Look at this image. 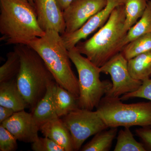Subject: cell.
I'll return each instance as SVG.
<instances>
[{"label": "cell", "instance_id": "25", "mask_svg": "<svg viewBox=\"0 0 151 151\" xmlns=\"http://www.w3.org/2000/svg\"><path fill=\"white\" fill-rule=\"evenodd\" d=\"M142 81V84L137 90L122 95L120 97L121 100H127L130 98L139 97L151 101V78H147Z\"/></svg>", "mask_w": 151, "mask_h": 151}, {"label": "cell", "instance_id": "10", "mask_svg": "<svg viewBox=\"0 0 151 151\" xmlns=\"http://www.w3.org/2000/svg\"><path fill=\"white\" fill-rule=\"evenodd\" d=\"M124 0H108L106 6L91 17L80 28L74 32L61 35L63 40L68 50L75 47L79 41L86 38L108 21L114 9L124 4Z\"/></svg>", "mask_w": 151, "mask_h": 151}, {"label": "cell", "instance_id": "24", "mask_svg": "<svg viewBox=\"0 0 151 151\" xmlns=\"http://www.w3.org/2000/svg\"><path fill=\"white\" fill-rule=\"evenodd\" d=\"M16 138L2 124L0 126V151H14L18 148Z\"/></svg>", "mask_w": 151, "mask_h": 151}, {"label": "cell", "instance_id": "7", "mask_svg": "<svg viewBox=\"0 0 151 151\" xmlns=\"http://www.w3.org/2000/svg\"><path fill=\"white\" fill-rule=\"evenodd\" d=\"M63 117L71 134L74 151L79 150L89 137L109 128L97 111L78 108Z\"/></svg>", "mask_w": 151, "mask_h": 151}, {"label": "cell", "instance_id": "27", "mask_svg": "<svg viewBox=\"0 0 151 151\" xmlns=\"http://www.w3.org/2000/svg\"><path fill=\"white\" fill-rule=\"evenodd\" d=\"M135 133L142 141L145 146L151 150V129L149 127H142L135 130Z\"/></svg>", "mask_w": 151, "mask_h": 151}, {"label": "cell", "instance_id": "3", "mask_svg": "<svg viewBox=\"0 0 151 151\" xmlns=\"http://www.w3.org/2000/svg\"><path fill=\"white\" fill-rule=\"evenodd\" d=\"M28 45L40 55L55 82L78 98V79L72 70L68 50L61 35L54 30H48Z\"/></svg>", "mask_w": 151, "mask_h": 151}, {"label": "cell", "instance_id": "23", "mask_svg": "<svg viewBox=\"0 0 151 151\" xmlns=\"http://www.w3.org/2000/svg\"><path fill=\"white\" fill-rule=\"evenodd\" d=\"M6 62L0 67V83L17 78L21 68V59L17 52H9L6 55Z\"/></svg>", "mask_w": 151, "mask_h": 151}, {"label": "cell", "instance_id": "2", "mask_svg": "<svg viewBox=\"0 0 151 151\" xmlns=\"http://www.w3.org/2000/svg\"><path fill=\"white\" fill-rule=\"evenodd\" d=\"M125 20L124 4L118 6L97 32L87 40L79 41L76 48L94 65L101 67L122 51V42L127 33Z\"/></svg>", "mask_w": 151, "mask_h": 151}, {"label": "cell", "instance_id": "9", "mask_svg": "<svg viewBox=\"0 0 151 151\" xmlns=\"http://www.w3.org/2000/svg\"><path fill=\"white\" fill-rule=\"evenodd\" d=\"M108 0H74L63 12L65 24L64 34L79 29L91 17L103 10Z\"/></svg>", "mask_w": 151, "mask_h": 151}, {"label": "cell", "instance_id": "5", "mask_svg": "<svg viewBox=\"0 0 151 151\" xmlns=\"http://www.w3.org/2000/svg\"><path fill=\"white\" fill-rule=\"evenodd\" d=\"M68 54L78 73V108L92 111L110 91L112 83L109 80L101 81L100 67L83 56L75 47L68 50Z\"/></svg>", "mask_w": 151, "mask_h": 151}, {"label": "cell", "instance_id": "19", "mask_svg": "<svg viewBox=\"0 0 151 151\" xmlns=\"http://www.w3.org/2000/svg\"><path fill=\"white\" fill-rule=\"evenodd\" d=\"M98 132L91 141L81 148L82 151H108L110 150L118 133V128H110Z\"/></svg>", "mask_w": 151, "mask_h": 151}, {"label": "cell", "instance_id": "15", "mask_svg": "<svg viewBox=\"0 0 151 151\" xmlns=\"http://www.w3.org/2000/svg\"><path fill=\"white\" fill-rule=\"evenodd\" d=\"M55 82V81H53L50 83L44 96L32 111L35 122L39 128L48 121L59 118L57 115L53 101L52 88Z\"/></svg>", "mask_w": 151, "mask_h": 151}, {"label": "cell", "instance_id": "20", "mask_svg": "<svg viewBox=\"0 0 151 151\" xmlns=\"http://www.w3.org/2000/svg\"><path fill=\"white\" fill-rule=\"evenodd\" d=\"M148 0H124L126 14L125 29L128 32L142 15L147 7Z\"/></svg>", "mask_w": 151, "mask_h": 151}, {"label": "cell", "instance_id": "26", "mask_svg": "<svg viewBox=\"0 0 151 151\" xmlns=\"http://www.w3.org/2000/svg\"><path fill=\"white\" fill-rule=\"evenodd\" d=\"M32 150L34 151H65L64 149L51 139L45 137H40L32 143Z\"/></svg>", "mask_w": 151, "mask_h": 151}, {"label": "cell", "instance_id": "29", "mask_svg": "<svg viewBox=\"0 0 151 151\" xmlns=\"http://www.w3.org/2000/svg\"><path fill=\"white\" fill-rule=\"evenodd\" d=\"M74 0H56L62 12L67 8Z\"/></svg>", "mask_w": 151, "mask_h": 151}, {"label": "cell", "instance_id": "21", "mask_svg": "<svg viewBox=\"0 0 151 151\" xmlns=\"http://www.w3.org/2000/svg\"><path fill=\"white\" fill-rule=\"evenodd\" d=\"M151 50V33H150L131 41L123 47L121 52L126 59L129 60L139 55Z\"/></svg>", "mask_w": 151, "mask_h": 151}, {"label": "cell", "instance_id": "8", "mask_svg": "<svg viewBox=\"0 0 151 151\" xmlns=\"http://www.w3.org/2000/svg\"><path fill=\"white\" fill-rule=\"evenodd\" d=\"M100 70L101 73L111 76L112 87L104 96L108 98H119L124 94L134 92L142 82L132 77L128 67V60L121 52L100 67Z\"/></svg>", "mask_w": 151, "mask_h": 151}, {"label": "cell", "instance_id": "6", "mask_svg": "<svg viewBox=\"0 0 151 151\" xmlns=\"http://www.w3.org/2000/svg\"><path fill=\"white\" fill-rule=\"evenodd\" d=\"M96 111L109 128L151 127V101L125 104L104 97Z\"/></svg>", "mask_w": 151, "mask_h": 151}, {"label": "cell", "instance_id": "1", "mask_svg": "<svg viewBox=\"0 0 151 151\" xmlns=\"http://www.w3.org/2000/svg\"><path fill=\"white\" fill-rule=\"evenodd\" d=\"M35 9L27 0H0L1 41L26 45L44 35Z\"/></svg>", "mask_w": 151, "mask_h": 151}, {"label": "cell", "instance_id": "13", "mask_svg": "<svg viewBox=\"0 0 151 151\" xmlns=\"http://www.w3.org/2000/svg\"><path fill=\"white\" fill-rule=\"evenodd\" d=\"M40 131L44 137L51 139L65 151H74L70 132L60 118L42 124L40 127Z\"/></svg>", "mask_w": 151, "mask_h": 151}, {"label": "cell", "instance_id": "11", "mask_svg": "<svg viewBox=\"0 0 151 151\" xmlns=\"http://www.w3.org/2000/svg\"><path fill=\"white\" fill-rule=\"evenodd\" d=\"M1 124L20 142L32 144L39 137L40 128L35 122L32 113L24 110L15 112Z\"/></svg>", "mask_w": 151, "mask_h": 151}, {"label": "cell", "instance_id": "28", "mask_svg": "<svg viewBox=\"0 0 151 151\" xmlns=\"http://www.w3.org/2000/svg\"><path fill=\"white\" fill-rule=\"evenodd\" d=\"M14 113L13 109L0 106V124L10 118Z\"/></svg>", "mask_w": 151, "mask_h": 151}, {"label": "cell", "instance_id": "18", "mask_svg": "<svg viewBox=\"0 0 151 151\" xmlns=\"http://www.w3.org/2000/svg\"><path fill=\"white\" fill-rule=\"evenodd\" d=\"M151 33V0H148L147 7L142 15L129 29L122 41V50L131 41L146 34Z\"/></svg>", "mask_w": 151, "mask_h": 151}, {"label": "cell", "instance_id": "17", "mask_svg": "<svg viewBox=\"0 0 151 151\" xmlns=\"http://www.w3.org/2000/svg\"><path fill=\"white\" fill-rule=\"evenodd\" d=\"M128 67L135 79L142 81L151 78V50L128 60Z\"/></svg>", "mask_w": 151, "mask_h": 151}, {"label": "cell", "instance_id": "14", "mask_svg": "<svg viewBox=\"0 0 151 151\" xmlns=\"http://www.w3.org/2000/svg\"><path fill=\"white\" fill-rule=\"evenodd\" d=\"M0 106L11 108L15 112L23 111L27 107L17 85L16 78L0 83Z\"/></svg>", "mask_w": 151, "mask_h": 151}, {"label": "cell", "instance_id": "22", "mask_svg": "<svg viewBox=\"0 0 151 151\" xmlns=\"http://www.w3.org/2000/svg\"><path fill=\"white\" fill-rule=\"evenodd\" d=\"M145 145L137 142L129 127H124L119 131L114 151H146Z\"/></svg>", "mask_w": 151, "mask_h": 151}, {"label": "cell", "instance_id": "12", "mask_svg": "<svg viewBox=\"0 0 151 151\" xmlns=\"http://www.w3.org/2000/svg\"><path fill=\"white\" fill-rule=\"evenodd\" d=\"M35 8L39 24L45 32L52 29L61 35L65 33L63 14L56 0H35Z\"/></svg>", "mask_w": 151, "mask_h": 151}, {"label": "cell", "instance_id": "30", "mask_svg": "<svg viewBox=\"0 0 151 151\" xmlns=\"http://www.w3.org/2000/svg\"><path fill=\"white\" fill-rule=\"evenodd\" d=\"M35 7V0H27Z\"/></svg>", "mask_w": 151, "mask_h": 151}, {"label": "cell", "instance_id": "16", "mask_svg": "<svg viewBox=\"0 0 151 151\" xmlns=\"http://www.w3.org/2000/svg\"><path fill=\"white\" fill-rule=\"evenodd\" d=\"M52 94L55 108L59 118L78 108V97L56 82L53 85Z\"/></svg>", "mask_w": 151, "mask_h": 151}, {"label": "cell", "instance_id": "4", "mask_svg": "<svg viewBox=\"0 0 151 151\" xmlns=\"http://www.w3.org/2000/svg\"><path fill=\"white\" fill-rule=\"evenodd\" d=\"M14 49L21 59L17 85L32 111L44 96L49 84L55 80L40 55L29 45H17Z\"/></svg>", "mask_w": 151, "mask_h": 151}]
</instances>
